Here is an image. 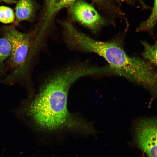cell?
Returning <instances> with one entry per match:
<instances>
[{
    "mask_svg": "<svg viewBox=\"0 0 157 157\" xmlns=\"http://www.w3.org/2000/svg\"><path fill=\"white\" fill-rule=\"evenodd\" d=\"M2 2H4L8 3H16L17 2L15 0H0V3Z\"/></svg>",
    "mask_w": 157,
    "mask_h": 157,
    "instance_id": "cell-12",
    "label": "cell"
},
{
    "mask_svg": "<svg viewBox=\"0 0 157 157\" xmlns=\"http://www.w3.org/2000/svg\"><path fill=\"white\" fill-rule=\"evenodd\" d=\"M133 130L139 148L148 157H157V120L155 117L137 121Z\"/></svg>",
    "mask_w": 157,
    "mask_h": 157,
    "instance_id": "cell-4",
    "label": "cell"
},
{
    "mask_svg": "<svg viewBox=\"0 0 157 157\" xmlns=\"http://www.w3.org/2000/svg\"><path fill=\"white\" fill-rule=\"evenodd\" d=\"M90 67L85 62L70 65L51 73L42 86L33 108L36 122L48 131L72 129L87 133L89 123L81 121L68 110L69 90L78 78L90 75Z\"/></svg>",
    "mask_w": 157,
    "mask_h": 157,
    "instance_id": "cell-1",
    "label": "cell"
},
{
    "mask_svg": "<svg viewBox=\"0 0 157 157\" xmlns=\"http://www.w3.org/2000/svg\"><path fill=\"white\" fill-rule=\"evenodd\" d=\"M73 42L76 50L95 53L103 57L110 64L113 72L152 92L156 90V72L151 64L128 56L118 43L97 41L81 32L75 35Z\"/></svg>",
    "mask_w": 157,
    "mask_h": 157,
    "instance_id": "cell-2",
    "label": "cell"
},
{
    "mask_svg": "<svg viewBox=\"0 0 157 157\" xmlns=\"http://www.w3.org/2000/svg\"><path fill=\"white\" fill-rule=\"evenodd\" d=\"M75 0H45V8L43 18L42 28L46 29L53 16L58 10L72 3Z\"/></svg>",
    "mask_w": 157,
    "mask_h": 157,
    "instance_id": "cell-7",
    "label": "cell"
},
{
    "mask_svg": "<svg viewBox=\"0 0 157 157\" xmlns=\"http://www.w3.org/2000/svg\"><path fill=\"white\" fill-rule=\"evenodd\" d=\"M15 16L13 10L6 6H0V22L8 24L12 23L15 20Z\"/></svg>",
    "mask_w": 157,
    "mask_h": 157,
    "instance_id": "cell-11",
    "label": "cell"
},
{
    "mask_svg": "<svg viewBox=\"0 0 157 157\" xmlns=\"http://www.w3.org/2000/svg\"><path fill=\"white\" fill-rule=\"evenodd\" d=\"M11 47L8 40L4 37H0V77L5 74V62L9 57Z\"/></svg>",
    "mask_w": 157,
    "mask_h": 157,
    "instance_id": "cell-8",
    "label": "cell"
},
{
    "mask_svg": "<svg viewBox=\"0 0 157 157\" xmlns=\"http://www.w3.org/2000/svg\"><path fill=\"white\" fill-rule=\"evenodd\" d=\"M157 0H155L154 7L152 13L149 18L139 26L137 30L138 31L147 30L153 28L156 21Z\"/></svg>",
    "mask_w": 157,
    "mask_h": 157,
    "instance_id": "cell-10",
    "label": "cell"
},
{
    "mask_svg": "<svg viewBox=\"0 0 157 157\" xmlns=\"http://www.w3.org/2000/svg\"></svg>",
    "mask_w": 157,
    "mask_h": 157,
    "instance_id": "cell-13",
    "label": "cell"
},
{
    "mask_svg": "<svg viewBox=\"0 0 157 157\" xmlns=\"http://www.w3.org/2000/svg\"><path fill=\"white\" fill-rule=\"evenodd\" d=\"M16 3V23L31 20L35 11V5L33 1L32 0H19Z\"/></svg>",
    "mask_w": 157,
    "mask_h": 157,
    "instance_id": "cell-6",
    "label": "cell"
},
{
    "mask_svg": "<svg viewBox=\"0 0 157 157\" xmlns=\"http://www.w3.org/2000/svg\"><path fill=\"white\" fill-rule=\"evenodd\" d=\"M74 18L94 32L104 23V20L91 5L82 1L74 3L71 8Z\"/></svg>",
    "mask_w": 157,
    "mask_h": 157,
    "instance_id": "cell-5",
    "label": "cell"
},
{
    "mask_svg": "<svg viewBox=\"0 0 157 157\" xmlns=\"http://www.w3.org/2000/svg\"><path fill=\"white\" fill-rule=\"evenodd\" d=\"M144 47V51L142 53L143 57L149 61L151 64L157 65V43L150 45L145 42H142Z\"/></svg>",
    "mask_w": 157,
    "mask_h": 157,
    "instance_id": "cell-9",
    "label": "cell"
},
{
    "mask_svg": "<svg viewBox=\"0 0 157 157\" xmlns=\"http://www.w3.org/2000/svg\"><path fill=\"white\" fill-rule=\"evenodd\" d=\"M3 33L11 47L10 65L13 69H17L23 65L25 61L34 33L22 32L14 26L10 25L5 27Z\"/></svg>",
    "mask_w": 157,
    "mask_h": 157,
    "instance_id": "cell-3",
    "label": "cell"
}]
</instances>
